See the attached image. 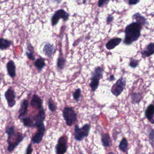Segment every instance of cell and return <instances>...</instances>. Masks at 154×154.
I'll use <instances>...</instances> for the list:
<instances>
[{"label": "cell", "mask_w": 154, "mask_h": 154, "mask_svg": "<svg viewBox=\"0 0 154 154\" xmlns=\"http://www.w3.org/2000/svg\"><path fill=\"white\" fill-rule=\"evenodd\" d=\"M6 132L8 135V150L9 152H12L26 137L20 132H16L14 126L7 127Z\"/></svg>", "instance_id": "cell-1"}, {"label": "cell", "mask_w": 154, "mask_h": 154, "mask_svg": "<svg viewBox=\"0 0 154 154\" xmlns=\"http://www.w3.org/2000/svg\"><path fill=\"white\" fill-rule=\"evenodd\" d=\"M141 25L137 22H133L125 28V37L123 43L127 45L137 41L140 36Z\"/></svg>", "instance_id": "cell-2"}, {"label": "cell", "mask_w": 154, "mask_h": 154, "mask_svg": "<svg viewBox=\"0 0 154 154\" xmlns=\"http://www.w3.org/2000/svg\"><path fill=\"white\" fill-rule=\"evenodd\" d=\"M91 126L90 124H85L82 128H80L77 125H75L74 127V136L75 140L81 141L87 137L90 133Z\"/></svg>", "instance_id": "cell-3"}, {"label": "cell", "mask_w": 154, "mask_h": 154, "mask_svg": "<svg viewBox=\"0 0 154 154\" xmlns=\"http://www.w3.org/2000/svg\"><path fill=\"white\" fill-rule=\"evenodd\" d=\"M103 74V70L98 66L94 69V72L92 74L91 82L90 85L91 91L94 92L99 87L100 80L102 79Z\"/></svg>", "instance_id": "cell-4"}, {"label": "cell", "mask_w": 154, "mask_h": 154, "mask_svg": "<svg viewBox=\"0 0 154 154\" xmlns=\"http://www.w3.org/2000/svg\"><path fill=\"white\" fill-rule=\"evenodd\" d=\"M63 115L67 126H72L77 120V114L72 107H65L63 110Z\"/></svg>", "instance_id": "cell-5"}, {"label": "cell", "mask_w": 154, "mask_h": 154, "mask_svg": "<svg viewBox=\"0 0 154 154\" xmlns=\"http://www.w3.org/2000/svg\"><path fill=\"white\" fill-rule=\"evenodd\" d=\"M126 84V79L122 77H121L112 87L111 89L112 93L116 97L119 96L124 91Z\"/></svg>", "instance_id": "cell-6"}, {"label": "cell", "mask_w": 154, "mask_h": 154, "mask_svg": "<svg viewBox=\"0 0 154 154\" xmlns=\"http://www.w3.org/2000/svg\"><path fill=\"white\" fill-rule=\"evenodd\" d=\"M68 138L66 136H62L59 138L57 144L55 146L56 154H64L67 149Z\"/></svg>", "instance_id": "cell-7"}, {"label": "cell", "mask_w": 154, "mask_h": 154, "mask_svg": "<svg viewBox=\"0 0 154 154\" xmlns=\"http://www.w3.org/2000/svg\"><path fill=\"white\" fill-rule=\"evenodd\" d=\"M69 15L67 12L63 9H60L56 11L51 19L52 26H56L58 23L59 20L63 19L64 21H67L69 18Z\"/></svg>", "instance_id": "cell-8"}, {"label": "cell", "mask_w": 154, "mask_h": 154, "mask_svg": "<svg viewBox=\"0 0 154 154\" xmlns=\"http://www.w3.org/2000/svg\"><path fill=\"white\" fill-rule=\"evenodd\" d=\"M37 128V131L31 138V142L34 144H38L42 141L45 132L46 128L44 123Z\"/></svg>", "instance_id": "cell-9"}, {"label": "cell", "mask_w": 154, "mask_h": 154, "mask_svg": "<svg viewBox=\"0 0 154 154\" xmlns=\"http://www.w3.org/2000/svg\"><path fill=\"white\" fill-rule=\"evenodd\" d=\"M5 98L8 102V106L9 108H12L16 104V94L14 90L11 88L8 89V91L5 92Z\"/></svg>", "instance_id": "cell-10"}, {"label": "cell", "mask_w": 154, "mask_h": 154, "mask_svg": "<svg viewBox=\"0 0 154 154\" xmlns=\"http://www.w3.org/2000/svg\"><path fill=\"white\" fill-rule=\"evenodd\" d=\"M46 118L45 112L44 108L39 110L38 113L34 117V119L35 120V126L36 127H38L41 124L44 123V121Z\"/></svg>", "instance_id": "cell-11"}, {"label": "cell", "mask_w": 154, "mask_h": 154, "mask_svg": "<svg viewBox=\"0 0 154 154\" xmlns=\"http://www.w3.org/2000/svg\"><path fill=\"white\" fill-rule=\"evenodd\" d=\"M28 107V101L26 99H24L21 101V103H20V108L19 109L18 118L19 119H21V118H23L27 114Z\"/></svg>", "instance_id": "cell-12"}, {"label": "cell", "mask_w": 154, "mask_h": 154, "mask_svg": "<svg viewBox=\"0 0 154 154\" xmlns=\"http://www.w3.org/2000/svg\"><path fill=\"white\" fill-rule=\"evenodd\" d=\"M31 105L33 108L40 110L43 108V101L37 94H34L31 101Z\"/></svg>", "instance_id": "cell-13"}, {"label": "cell", "mask_w": 154, "mask_h": 154, "mask_svg": "<svg viewBox=\"0 0 154 154\" xmlns=\"http://www.w3.org/2000/svg\"><path fill=\"white\" fill-rule=\"evenodd\" d=\"M145 116L151 124H154V106L153 104H150L148 106L145 111Z\"/></svg>", "instance_id": "cell-14"}, {"label": "cell", "mask_w": 154, "mask_h": 154, "mask_svg": "<svg viewBox=\"0 0 154 154\" xmlns=\"http://www.w3.org/2000/svg\"><path fill=\"white\" fill-rule=\"evenodd\" d=\"M122 40V39L120 38H112L106 44V48L109 50L113 49L120 44Z\"/></svg>", "instance_id": "cell-15"}, {"label": "cell", "mask_w": 154, "mask_h": 154, "mask_svg": "<svg viewBox=\"0 0 154 154\" xmlns=\"http://www.w3.org/2000/svg\"><path fill=\"white\" fill-rule=\"evenodd\" d=\"M154 53V43H150L148 45L146 50H143L141 51V56L143 58L149 57L152 55Z\"/></svg>", "instance_id": "cell-16"}, {"label": "cell", "mask_w": 154, "mask_h": 154, "mask_svg": "<svg viewBox=\"0 0 154 154\" xmlns=\"http://www.w3.org/2000/svg\"><path fill=\"white\" fill-rule=\"evenodd\" d=\"M7 68L9 75L11 78H14L16 76V66L12 60H10L7 63Z\"/></svg>", "instance_id": "cell-17"}, {"label": "cell", "mask_w": 154, "mask_h": 154, "mask_svg": "<svg viewBox=\"0 0 154 154\" xmlns=\"http://www.w3.org/2000/svg\"><path fill=\"white\" fill-rule=\"evenodd\" d=\"M55 48L53 45L50 44H47L44 47L43 53L47 56L51 57L54 53Z\"/></svg>", "instance_id": "cell-18"}, {"label": "cell", "mask_w": 154, "mask_h": 154, "mask_svg": "<svg viewBox=\"0 0 154 154\" xmlns=\"http://www.w3.org/2000/svg\"><path fill=\"white\" fill-rule=\"evenodd\" d=\"M101 142L103 146L105 147H108L111 146V140L109 133H104L102 136Z\"/></svg>", "instance_id": "cell-19"}, {"label": "cell", "mask_w": 154, "mask_h": 154, "mask_svg": "<svg viewBox=\"0 0 154 154\" xmlns=\"http://www.w3.org/2000/svg\"><path fill=\"white\" fill-rule=\"evenodd\" d=\"M20 119L22 121V122L25 127H28V128L35 127V122L33 121L32 119L30 117H23Z\"/></svg>", "instance_id": "cell-20"}, {"label": "cell", "mask_w": 154, "mask_h": 154, "mask_svg": "<svg viewBox=\"0 0 154 154\" xmlns=\"http://www.w3.org/2000/svg\"><path fill=\"white\" fill-rule=\"evenodd\" d=\"M133 19H135L137 23L142 25L146 24L147 20L143 16H141L139 13H137L134 14L132 17Z\"/></svg>", "instance_id": "cell-21"}, {"label": "cell", "mask_w": 154, "mask_h": 154, "mask_svg": "<svg viewBox=\"0 0 154 154\" xmlns=\"http://www.w3.org/2000/svg\"><path fill=\"white\" fill-rule=\"evenodd\" d=\"M11 45V41L4 38H0V49L2 50L8 49Z\"/></svg>", "instance_id": "cell-22"}, {"label": "cell", "mask_w": 154, "mask_h": 154, "mask_svg": "<svg viewBox=\"0 0 154 154\" xmlns=\"http://www.w3.org/2000/svg\"><path fill=\"white\" fill-rule=\"evenodd\" d=\"M128 146V140L126 138L123 137L119 145V149L123 152H125L127 151V148Z\"/></svg>", "instance_id": "cell-23"}, {"label": "cell", "mask_w": 154, "mask_h": 154, "mask_svg": "<svg viewBox=\"0 0 154 154\" xmlns=\"http://www.w3.org/2000/svg\"><path fill=\"white\" fill-rule=\"evenodd\" d=\"M35 66L39 70H41L45 66V60L42 58H40L37 59L35 63Z\"/></svg>", "instance_id": "cell-24"}, {"label": "cell", "mask_w": 154, "mask_h": 154, "mask_svg": "<svg viewBox=\"0 0 154 154\" xmlns=\"http://www.w3.org/2000/svg\"><path fill=\"white\" fill-rule=\"evenodd\" d=\"M131 99L132 103H139L142 99V96L140 93L134 94L131 95Z\"/></svg>", "instance_id": "cell-25"}, {"label": "cell", "mask_w": 154, "mask_h": 154, "mask_svg": "<svg viewBox=\"0 0 154 154\" xmlns=\"http://www.w3.org/2000/svg\"><path fill=\"white\" fill-rule=\"evenodd\" d=\"M48 109L50 110V111L54 112L56 110L57 106L56 105L54 101L52 100V99H49L48 101Z\"/></svg>", "instance_id": "cell-26"}, {"label": "cell", "mask_w": 154, "mask_h": 154, "mask_svg": "<svg viewBox=\"0 0 154 154\" xmlns=\"http://www.w3.org/2000/svg\"><path fill=\"white\" fill-rule=\"evenodd\" d=\"M66 62V61L65 58H63V57H59L57 59V67L61 70L63 69L65 65Z\"/></svg>", "instance_id": "cell-27"}, {"label": "cell", "mask_w": 154, "mask_h": 154, "mask_svg": "<svg viewBox=\"0 0 154 154\" xmlns=\"http://www.w3.org/2000/svg\"><path fill=\"white\" fill-rule=\"evenodd\" d=\"M73 97L74 99L76 101L78 102L80 100V98L81 97V90L80 88L75 90V91L73 93Z\"/></svg>", "instance_id": "cell-28"}, {"label": "cell", "mask_w": 154, "mask_h": 154, "mask_svg": "<svg viewBox=\"0 0 154 154\" xmlns=\"http://www.w3.org/2000/svg\"><path fill=\"white\" fill-rule=\"evenodd\" d=\"M29 47L27 48V50L26 54L27 56L30 60H34L35 59V56L34 54V51H33V48L31 49Z\"/></svg>", "instance_id": "cell-29"}, {"label": "cell", "mask_w": 154, "mask_h": 154, "mask_svg": "<svg viewBox=\"0 0 154 154\" xmlns=\"http://www.w3.org/2000/svg\"><path fill=\"white\" fill-rule=\"evenodd\" d=\"M139 62L138 60L135 59H132L129 63V66L131 68H135L138 66Z\"/></svg>", "instance_id": "cell-30"}, {"label": "cell", "mask_w": 154, "mask_h": 154, "mask_svg": "<svg viewBox=\"0 0 154 154\" xmlns=\"http://www.w3.org/2000/svg\"><path fill=\"white\" fill-rule=\"evenodd\" d=\"M149 140L151 142V146L152 147H153L154 139V130L151 129V131H149Z\"/></svg>", "instance_id": "cell-31"}, {"label": "cell", "mask_w": 154, "mask_h": 154, "mask_svg": "<svg viewBox=\"0 0 154 154\" xmlns=\"http://www.w3.org/2000/svg\"><path fill=\"white\" fill-rule=\"evenodd\" d=\"M33 151V148H32V144L30 143L26 149V154H32Z\"/></svg>", "instance_id": "cell-32"}, {"label": "cell", "mask_w": 154, "mask_h": 154, "mask_svg": "<svg viewBox=\"0 0 154 154\" xmlns=\"http://www.w3.org/2000/svg\"><path fill=\"white\" fill-rule=\"evenodd\" d=\"M139 2V1H137V0H130L129 1V4L130 5H136Z\"/></svg>", "instance_id": "cell-33"}, {"label": "cell", "mask_w": 154, "mask_h": 154, "mask_svg": "<svg viewBox=\"0 0 154 154\" xmlns=\"http://www.w3.org/2000/svg\"><path fill=\"white\" fill-rule=\"evenodd\" d=\"M109 1H99L98 2V6L99 7H102L106 2H109Z\"/></svg>", "instance_id": "cell-34"}, {"label": "cell", "mask_w": 154, "mask_h": 154, "mask_svg": "<svg viewBox=\"0 0 154 154\" xmlns=\"http://www.w3.org/2000/svg\"><path fill=\"white\" fill-rule=\"evenodd\" d=\"M113 20V17H112V16H108V17L107 18V20H106V22H107V24H109V23H110Z\"/></svg>", "instance_id": "cell-35"}, {"label": "cell", "mask_w": 154, "mask_h": 154, "mask_svg": "<svg viewBox=\"0 0 154 154\" xmlns=\"http://www.w3.org/2000/svg\"><path fill=\"white\" fill-rule=\"evenodd\" d=\"M115 77H114V75H112L110 76V78L109 79V80L110 81H114V80H115Z\"/></svg>", "instance_id": "cell-36"}, {"label": "cell", "mask_w": 154, "mask_h": 154, "mask_svg": "<svg viewBox=\"0 0 154 154\" xmlns=\"http://www.w3.org/2000/svg\"><path fill=\"white\" fill-rule=\"evenodd\" d=\"M107 154H115V153H113V152H109V153Z\"/></svg>", "instance_id": "cell-37"}, {"label": "cell", "mask_w": 154, "mask_h": 154, "mask_svg": "<svg viewBox=\"0 0 154 154\" xmlns=\"http://www.w3.org/2000/svg\"><path fill=\"white\" fill-rule=\"evenodd\" d=\"M0 100H1V94H0Z\"/></svg>", "instance_id": "cell-38"}]
</instances>
